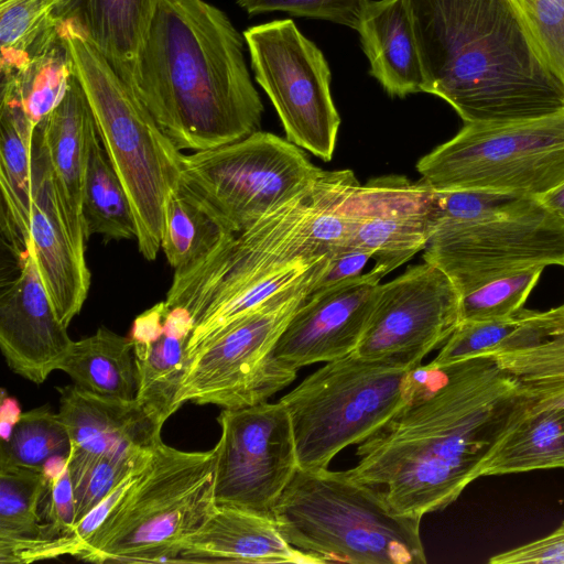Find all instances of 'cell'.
<instances>
[{
	"label": "cell",
	"mask_w": 564,
	"mask_h": 564,
	"mask_svg": "<svg viewBox=\"0 0 564 564\" xmlns=\"http://www.w3.org/2000/svg\"><path fill=\"white\" fill-rule=\"evenodd\" d=\"M531 399L488 356L425 366L412 399L358 445L347 474L383 490L393 512L422 519L481 477L502 435Z\"/></svg>",
	"instance_id": "cell-1"
},
{
	"label": "cell",
	"mask_w": 564,
	"mask_h": 564,
	"mask_svg": "<svg viewBox=\"0 0 564 564\" xmlns=\"http://www.w3.org/2000/svg\"><path fill=\"white\" fill-rule=\"evenodd\" d=\"M243 40L206 0H156L131 88L178 150L214 149L259 130L263 104Z\"/></svg>",
	"instance_id": "cell-2"
},
{
	"label": "cell",
	"mask_w": 564,
	"mask_h": 564,
	"mask_svg": "<svg viewBox=\"0 0 564 564\" xmlns=\"http://www.w3.org/2000/svg\"><path fill=\"white\" fill-rule=\"evenodd\" d=\"M419 46L423 93L465 123H503L564 111L553 73L513 0H405Z\"/></svg>",
	"instance_id": "cell-3"
},
{
	"label": "cell",
	"mask_w": 564,
	"mask_h": 564,
	"mask_svg": "<svg viewBox=\"0 0 564 564\" xmlns=\"http://www.w3.org/2000/svg\"><path fill=\"white\" fill-rule=\"evenodd\" d=\"M273 518L284 539L323 564H424L421 520L391 509L382 489L346 470L297 468Z\"/></svg>",
	"instance_id": "cell-4"
},
{
	"label": "cell",
	"mask_w": 564,
	"mask_h": 564,
	"mask_svg": "<svg viewBox=\"0 0 564 564\" xmlns=\"http://www.w3.org/2000/svg\"><path fill=\"white\" fill-rule=\"evenodd\" d=\"M61 31L102 147L129 197L138 249L152 261L161 249L166 200L178 186L184 154L106 57L75 26L62 24Z\"/></svg>",
	"instance_id": "cell-5"
},
{
	"label": "cell",
	"mask_w": 564,
	"mask_h": 564,
	"mask_svg": "<svg viewBox=\"0 0 564 564\" xmlns=\"http://www.w3.org/2000/svg\"><path fill=\"white\" fill-rule=\"evenodd\" d=\"M217 446L185 452L162 442L75 556L94 563L177 562L182 544L216 509Z\"/></svg>",
	"instance_id": "cell-6"
},
{
	"label": "cell",
	"mask_w": 564,
	"mask_h": 564,
	"mask_svg": "<svg viewBox=\"0 0 564 564\" xmlns=\"http://www.w3.org/2000/svg\"><path fill=\"white\" fill-rule=\"evenodd\" d=\"M417 367L352 351L284 394L279 401L291 419L299 467L327 468L344 448L379 432L419 390Z\"/></svg>",
	"instance_id": "cell-7"
},
{
	"label": "cell",
	"mask_w": 564,
	"mask_h": 564,
	"mask_svg": "<svg viewBox=\"0 0 564 564\" xmlns=\"http://www.w3.org/2000/svg\"><path fill=\"white\" fill-rule=\"evenodd\" d=\"M323 170L271 132L183 155L177 191L229 232L242 231L307 193Z\"/></svg>",
	"instance_id": "cell-8"
},
{
	"label": "cell",
	"mask_w": 564,
	"mask_h": 564,
	"mask_svg": "<svg viewBox=\"0 0 564 564\" xmlns=\"http://www.w3.org/2000/svg\"><path fill=\"white\" fill-rule=\"evenodd\" d=\"M437 192L481 189L540 197L564 184V111L503 123H465L420 159Z\"/></svg>",
	"instance_id": "cell-9"
},
{
	"label": "cell",
	"mask_w": 564,
	"mask_h": 564,
	"mask_svg": "<svg viewBox=\"0 0 564 564\" xmlns=\"http://www.w3.org/2000/svg\"><path fill=\"white\" fill-rule=\"evenodd\" d=\"M323 267L306 281L223 328L188 357L177 405L186 402L241 409L267 402L296 378V370L273 357L274 346L291 317L313 291Z\"/></svg>",
	"instance_id": "cell-10"
},
{
	"label": "cell",
	"mask_w": 564,
	"mask_h": 564,
	"mask_svg": "<svg viewBox=\"0 0 564 564\" xmlns=\"http://www.w3.org/2000/svg\"><path fill=\"white\" fill-rule=\"evenodd\" d=\"M312 188L249 228L231 232L194 264L175 270L165 302L195 323L217 303L296 260L326 258L312 230Z\"/></svg>",
	"instance_id": "cell-11"
},
{
	"label": "cell",
	"mask_w": 564,
	"mask_h": 564,
	"mask_svg": "<svg viewBox=\"0 0 564 564\" xmlns=\"http://www.w3.org/2000/svg\"><path fill=\"white\" fill-rule=\"evenodd\" d=\"M423 259L441 269L464 296L524 270L564 267V220L533 198L503 215L442 223Z\"/></svg>",
	"instance_id": "cell-12"
},
{
	"label": "cell",
	"mask_w": 564,
	"mask_h": 564,
	"mask_svg": "<svg viewBox=\"0 0 564 564\" xmlns=\"http://www.w3.org/2000/svg\"><path fill=\"white\" fill-rule=\"evenodd\" d=\"M243 37L256 80L275 108L286 140L330 161L340 117L322 51L291 19L251 26Z\"/></svg>",
	"instance_id": "cell-13"
},
{
	"label": "cell",
	"mask_w": 564,
	"mask_h": 564,
	"mask_svg": "<svg viewBox=\"0 0 564 564\" xmlns=\"http://www.w3.org/2000/svg\"><path fill=\"white\" fill-rule=\"evenodd\" d=\"M217 446V506L272 516L299 468L291 419L280 402L223 409Z\"/></svg>",
	"instance_id": "cell-14"
},
{
	"label": "cell",
	"mask_w": 564,
	"mask_h": 564,
	"mask_svg": "<svg viewBox=\"0 0 564 564\" xmlns=\"http://www.w3.org/2000/svg\"><path fill=\"white\" fill-rule=\"evenodd\" d=\"M462 295L449 278L429 262L380 284L358 355L415 368L444 344L460 322Z\"/></svg>",
	"instance_id": "cell-15"
},
{
	"label": "cell",
	"mask_w": 564,
	"mask_h": 564,
	"mask_svg": "<svg viewBox=\"0 0 564 564\" xmlns=\"http://www.w3.org/2000/svg\"><path fill=\"white\" fill-rule=\"evenodd\" d=\"M437 192L403 175L371 178L350 204L345 248L368 251L382 276L426 247L436 225Z\"/></svg>",
	"instance_id": "cell-16"
},
{
	"label": "cell",
	"mask_w": 564,
	"mask_h": 564,
	"mask_svg": "<svg viewBox=\"0 0 564 564\" xmlns=\"http://www.w3.org/2000/svg\"><path fill=\"white\" fill-rule=\"evenodd\" d=\"M381 278L371 268L312 291L278 339L273 349L276 361L297 370L355 351L373 311Z\"/></svg>",
	"instance_id": "cell-17"
},
{
	"label": "cell",
	"mask_w": 564,
	"mask_h": 564,
	"mask_svg": "<svg viewBox=\"0 0 564 564\" xmlns=\"http://www.w3.org/2000/svg\"><path fill=\"white\" fill-rule=\"evenodd\" d=\"M20 260L0 295V348L13 372L41 384L58 370L73 340L56 316L30 242Z\"/></svg>",
	"instance_id": "cell-18"
},
{
	"label": "cell",
	"mask_w": 564,
	"mask_h": 564,
	"mask_svg": "<svg viewBox=\"0 0 564 564\" xmlns=\"http://www.w3.org/2000/svg\"><path fill=\"white\" fill-rule=\"evenodd\" d=\"M30 242L57 318L79 314L90 286L86 258L75 248L61 209L43 131L35 127Z\"/></svg>",
	"instance_id": "cell-19"
},
{
	"label": "cell",
	"mask_w": 564,
	"mask_h": 564,
	"mask_svg": "<svg viewBox=\"0 0 564 564\" xmlns=\"http://www.w3.org/2000/svg\"><path fill=\"white\" fill-rule=\"evenodd\" d=\"M193 330L188 313L165 301L135 317L131 330L137 367L135 400L163 426L180 408L177 394Z\"/></svg>",
	"instance_id": "cell-20"
},
{
	"label": "cell",
	"mask_w": 564,
	"mask_h": 564,
	"mask_svg": "<svg viewBox=\"0 0 564 564\" xmlns=\"http://www.w3.org/2000/svg\"><path fill=\"white\" fill-rule=\"evenodd\" d=\"M57 391V414L74 448L130 456L152 449L162 440V425L135 399L105 398L75 384L58 387Z\"/></svg>",
	"instance_id": "cell-21"
},
{
	"label": "cell",
	"mask_w": 564,
	"mask_h": 564,
	"mask_svg": "<svg viewBox=\"0 0 564 564\" xmlns=\"http://www.w3.org/2000/svg\"><path fill=\"white\" fill-rule=\"evenodd\" d=\"M37 124L44 134L67 231L77 251L85 256L84 184L89 142L97 127L76 72L63 99Z\"/></svg>",
	"instance_id": "cell-22"
},
{
	"label": "cell",
	"mask_w": 564,
	"mask_h": 564,
	"mask_svg": "<svg viewBox=\"0 0 564 564\" xmlns=\"http://www.w3.org/2000/svg\"><path fill=\"white\" fill-rule=\"evenodd\" d=\"M177 562L323 564L291 545L272 516L226 506L182 544Z\"/></svg>",
	"instance_id": "cell-23"
},
{
	"label": "cell",
	"mask_w": 564,
	"mask_h": 564,
	"mask_svg": "<svg viewBox=\"0 0 564 564\" xmlns=\"http://www.w3.org/2000/svg\"><path fill=\"white\" fill-rule=\"evenodd\" d=\"M482 356L508 372L535 408H564V304L522 311L518 329Z\"/></svg>",
	"instance_id": "cell-24"
},
{
	"label": "cell",
	"mask_w": 564,
	"mask_h": 564,
	"mask_svg": "<svg viewBox=\"0 0 564 564\" xmlns=\"http://www.w3.org/2000/svg\"><path fill=\"white\" fill-rule=\"evenodd\" d=\"M357 31L370 75L390 96L423 91V68L405 0H369Z\"/></svg>",
	"instance_id": "cell-25"
},
{
	"label": "cell",
	"mask_w": 564,
	"mask_h": 564,
	"mask_svg": "<svg viewBox=\"0 0 564 564\" xmlns=\"http://www.w3.org/2000/svg\"><path fill=\"white\" fill-rule=\"evenodd\" d=\"M156 0H58L57 19L75 26L131 87Z\"/></svg>",
	"instance_id": "cell-26"
},
{
	"label": "cell",
	"mask_w": 564,
	"mask_h": 564,
	"mask_svg": "<svg viewBox=\"0 0 564 564\" xmlns=\"http://www.w3.org/2000/svg\"><path fill=\"white\" fill-rule=\"evenodd\" d=\"M35 127L21 107L0 101L1 224L21 253L30 237Z\"/></svg>",
	"instance_id": "cell-27"
},
{
	"label": "cell",
	"mask_w": 564,
	"mask_h": 564,
	"mask_svg": "<svg viewBox=\"0 0 564 564\" xmlns=\"http://www.w3.org/2000/svg\"><path fill=\"white\" fill-rule=\"evenodd\" d=\"M58 370L90 393L127 401L135 399L138 378L133 341L131 337L106 327L73 340Z\"/></svg>",
	"instance_id": "cell-28"
},
{
	"label": "cell",
	"mask_w": 564,
	"mask_h": 564,
	"mask_svg": "<svg viewBox=\"0 0 564 564\" xmlns=\"http://www.w3.org/2000/svg\"><path fill=\"white\" fill-rule=\"evenodd\" d=\"M564 469V408L529 409L486 459L481 477Z\"/></svg>",
	"instance_id": "cell-29"
},
{
	"label": "cell",
	"mask_w": 564,
	"mask_h": 564,
	"mask_svg": "<svg viewBox=\"0 0 564 564\" xmlns=\"http://www.w3.org/2000/svg\"><path fill=\"white\" fill-rule=\"evenodd\" d=\"M48 485L46 469L0 464V563H24L43 540L39 506Z\"/></svg>",
	"instance_id": "cell-30"
},
{
	"label": "cell",
	"mask_w": 564,
	"mask_h": 564,
	"mask_svg": "<svg viewBox=\"0 0 564 564\" xmlns=\"http://www.w3.org/2000/svg\"><path fill=\"white\" fill-rule=\"evenodd\" d=\"M100 142L96 128L89 142L83 196L86 238L99 235L105 242L137 238L129 197Z\"/></svg>",
	"instance_id": "cell-31"
},
{
	"label": "cell",
	"mask_w": 564,
	"mask_h": 564,
	"mask_svg": "<svg viewBox=\"0 0 564 564\" xmlns=\"http://www.w3.org/2000/svg\"><path fill=\"white\" fill-rule=\"evenodd\" d=\"M74 73V61L61 31L45 50L1 76V100L18 105L37 124L63 99Z\"/></svg>",
	"instance_id": "cell-32"
},
{
	"label": "cell",
	"mask_w": 564,
	"mask_h": 564,
	"mask_svg": "<svg viewBox=\"0 0 564 564\" xmlns=\"http://www.w3.org/2000/svg\"><path fill=\"white\" fill-rule=\"evenodd\" d=\"M58 0H0V73L6 76L61 35Z\"/></svg>",
	"instance_id": "cell-33"
},
{
	"label": "cell",
	"mask_w": 564,
	"mask_h": 564,
	"mask_svg": "<svg viewBox=\"0 0 564 564\" xmlns=\"http://www.w3.org/2000/svg\"><path fill=\"white\" fill-rule=\"evenodd\" d=\"M228 234L177 189L169 194L161 249L174 270L200 260Z\"/></svg>",
	"instance_id": "cell-34"
},
{
	"label": "cell",
	"mask_w": 564,
	"mask_h": 564,
	"mask_svg": "<svg viewBox=\"0 0 564 564\" xmlns=\"http://www.w3.org/2000/svg\"><path fill=\"white\" fill-rule=\"evenodd\" d=\"M72 442L57 413L48 406L21 413L10 435L1 440L0 464L35 469L58 457H68Z\"/></svg>",
	"instance_id": "cell-35"
},
{
	"label": "cell",
	"mask_w": 564,
	"mask_h": 564,
	"mask_svg": "<svg viewBox=\"0 0 564 564\" xmlns=\"http://www.w3.org/2000/svg\"><path fill=\"white\" fill-rule=\"evenodd\" d=\"M153 448L130 456H112L72 447L66 465L74 490L75 524L98 506L127 476L144 467L150 460Z\"/></svg>",
	"instance_id": "cell-36"
},
{
	"label": "cell",
	"mask_w": 564,
	"mask_h": 564,
	"mask_svg": "<svg viewBox=\"0 0 564 564\" xmlns=\"http://www.w3.org/2000/svg\"><path fill=\"white\" fill-rule=\"evenodd\" d=\"M543 270H524L491 281L462 296L460 322L506 319L518 315Z\"/></svg>",
	"instance_id": "cell-37"
},
{
	"label": "cell",
	"mask_w": 564,
	"mask_h": 564,
	"mask_svg": "<svg viewBox=\"0 0 564 564\" xmlns=\"http://www.w3.org/2000/svg\"><path fill=\"white\" fill-rule=\"evenodd\" d=\"M522 312V311H521ZM521 312L510 318L460 322L444 343L432 366H446L482 356L505 343L520 326Z\"/></svg>",
	"instance_id": "cell-38"
},
{
	"label": "cell",
	"mask_w": 564,
	"mask_h": 564,
	"mask_svg": "<svg viewBox=\"0 0 564 564\" xmlns=\"http://www.w3.org/2000/svg\"><path fill=\"white\" fill-rule=\"evenodd\" d=\"M533 198L481 189L437 192L435 227L442 223L473 221L503 215L527 205Z\"/></svg>",
	"instance_id": "cell-39"
},
{
	"label": "cell",
	"mask_w": 564,
	"mask_h": 564,
	"mask_svg": "<svg viewBox=\"0 0 564 564\" xmlns=\"http://www.w3.org/2000/svg\"><path fill=\"white\" fill-rule=\"evenodd\" d=\"M543 58L564 83V0H513Z\"/></svg>",
	"instance_id": "cell-40"
},
{
	"label": "cell",
	"mask_w": 564,
	"mask_h": 564,
	"mask_svg": "<svg viewBox=\"0 0 564 564\" xmlns=\"http://www.w3.org/2000/svg\"><path fill=\"white\" fill-rule=\"evenodd\" d=\"M369 0H237L248 14L283 11L322 19L357 30Z\"/></svg>",
	"instance_id": "cell-41"
},
{
	"label": "cell",
	"mask_w": 564,
	"mask_h": 564,
	"mask_svg": "<svg viewBox=\"0 0 564 564\" xmlns=\"http://www.w3.org/2000/svg\"><path fill=\"white\" fill-rule=\"evenodd\" d=\"M490 564H564V521L551 533L497 553Z\"/></svg>",
	"instance_id": "cell-42"
},
{
	"label": "cell",
	"mask_w": 564,
	"mask_h": 564,
	"mask_svg": "<svg viewBox=\"0 0 564 564\" xmlns=\"http://www.w3.org/2000/svg\"><path fill=\"white\" fill-rule=\"evenodd\" d=\"M372 256L365 250L347 247L328 258V264L322 276L315 283L313 291L345 280L360 275Z\"/></svg>",
	"instance_id": "cell-43"
},
{
	"label": "cell",
	"mask_w": 564,
	"mask_h": 564,
	"mask_svg": "<svg viewBox=\"0 0 564 564\" xmlns=\"http://www.w3.org/2000/svg\"><path fill=\"white\" fill-rule=\"evenodd\" d=\"M538 198L544 206L564 220V184Z\"/></svg>",
	"instance_id": "cell-44"
}]
</instances>
